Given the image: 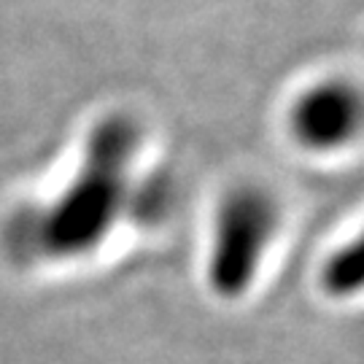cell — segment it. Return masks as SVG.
Here are the masks:
<instances>
[{"instance_id":"277c9868","label":"cell","mask_w":364,"mask_h":364,"mask_svg":"<svg viewBox=\"0 0 364 364\" xmlns=\"http://www.w3.org/2000/svg\"><path fill=\"white\" fill-rule=\"evenodd\" d=\"M321 281H324V289L332 297H351V294H356L364 281L362 243L351 240L348 246L338 248L324 264Z\"/></svg>"},{"instance_id":"7a4b0ae2","label":"cell","mask_w":364,"mask_h":364,"mask_svg":"<svg viewBox=\"0 0 364 364\" xmlns=\"http://www.w3.org/2000/svg\"><path fill=\"white\" fill-rule=\"evenodd\" d=\"M278 227L273 197L257 186H237L216 213L208 254V287L221 299L243 297L259 273Z\"/></svg>"},{"instance_id":"3957f363","label":"cell","mask_w":364,"mask_h":364,"mask_svg":"<svg viewBox=\"0 0 364 364\" xmlns=\"http://www.w3.org/2000/svg\"><path fill=\"white\" fill-rule=\"evenodd\" d=\"M362 122V100L353 87L326 81L308 90L291 105L289 127L302 146L329 151L348 144Z\"/></svg>"},{"instance_id":"6da1fadb","label":"cell","mask_w":364,"mask_h":364,"mask_svg":"<svg viewBox=\"0 0 364 364\" xmlns=\"http://www.w3.org/2000/svg\"><path fill=\"white\" fill-rule=\"evenodd\" d=\"M141 132L130 117L100 119L92 127L81 168L68 189L36 221V251L49 259H78L111 235L130 195V170Z\"/></svg>"}]
</instances>
